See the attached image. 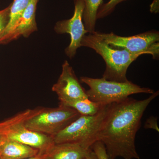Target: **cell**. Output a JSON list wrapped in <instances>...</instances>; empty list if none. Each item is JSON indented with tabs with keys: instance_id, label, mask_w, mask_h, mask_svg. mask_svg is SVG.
Segmentation results:
<instances>
[{
	"instance_id": "9",
	"label": "cell",
	"mask_w": 159,
	"mask_h": 159,
	"mask_svg": "<svg viewBox=\"0 0 159 159\" xmlns=\"http://www.w3.org/2000/svg\"><path fill=\"white\" fill-rule=\"evenodd\" d=\"M52 90L57 94L59 104L61 105L80 99H89L73 68L66 60L62 64L61 74Z\"/></svg>"
},
{
	"instance_id": "10",
	"label": "cell",
	"mask_w": 159,
	"mask_h": 159,
	"mask_svg": "<svg viewBox=\"0 0 159 159\" xmlns=\"http://www.w3.org/2000/svg\"><path fill=\"white\" fill-rule=\"evenodd\" d=\"M91 150L92 148H86L79 143L65 142L54 143L45 152L40 155L44 159H81L88 155Z\"/></svg>"
},
{
	"instance_id": "2",
	"label": "cell",
	"mask_w": 159,
	"mask_h": 159,
	"mask_svg": "<svg viewBox=\"0 0 159 159\" xmlns=\"http://www.w3.org/2000/svg\"><path fill=\"white\" fill-rule=\"evenodd\" d=\"M81 46L94 50L104 60L106 69L102 77L117 82H127L126 73L131 64L142 55L126 50L116 49L110 46L93 33L85 35Z\"/></svg>"
},
{
	"instance_id": "17",
	"label": "cell",
	"mask_w": 159,
	"mask_h": 159,
	"mask_svg": "<svg viewBox=\"0 0 159 159\" xmlns=\"http://www.w3.org/2000/svg\"><path fill=\"white\" fill-rule=\"evenodd\" d=\"M91 148L98 159H109L105 146L102 142L97 141L92 145Z\"/></svg>"
},
{
	"instance_id": "11",
	"label": "cell",
	"mask_w": 159,
	"mask_h": 159,
	"mask_svg": "<svg viewBox=\"0 0 159 159\" xmlns=\"http://www.w3.org/2000/svg\"><path fill=\"white\" fill-rule=\"evenodd\" d=\"M38 0H31L20 18L17 26L6 40L5 44L17 39L20 36L27 38L37 31L35 13Z\"/></svg>"
},
{
	"instance_id": "22",
	"label": "cell",
	"mask_w": 159,
	"mask_h": 159,
	"mask_svg": "<svg viewBox=\"0 0 159 159\" xmlns=\"http://www.w3.org/2000/svg\"><path fill=\"white\" fill-rule=\"evenodd\" d=\"M6 141V139L5 136L2 134L1 132L0 131V150H1V148L2 146L4 144Z\"/></svg>"
},
{
	"instance_id": "8",
	"label": "cell",
	"mask_w": 159,
	"mask_h": 159,
	"mask_svg": "<svg viewBox=\"0 0 159 159\" xmlns=\"http://www.w3.org/2000/svg\"><path fill=\"white\" fill-rule=\"evenodd\" d=\"M74 1L75 8L73 16L70 19L57 22L54 29L58 34L67 33L70 36V43L65 49L66 54L70 59L75 56L77 49L82 47L81 42L83 38L88 33L83 21L84 2L83 0Z\"/></svg>"
},
{
	"instance_id": "15",
	"label": "cell",
	"mask_w": 159,
	"mask_h": 159,
	"mask_svg": "<svg viewBox=\"0 0 159 159\" xmlns=\"http://www.w3.org/2000/svg\"><path fill=\"white\" fill-rule=\"evenodd\" d=\"M65 106L74 109L81 116H93L98 113L105 105L86 99L76 100Z\"/></svg>"
},
{
	"instance_id": "6",
	"label": "cell",
	"mask_w": 159,
	"mask_h": 159,
	"mask_svg": "<svg viewBox=\"0 0 159 159\" xmlns=\"http://www.w3.org/2000/svg\"><path fill=\"white\" fill-rule=\"evenodd\" d=\"M80 116L74 109L59 104L53 108H38L25 121L30 130L54 137Z\"/></svg>"
},
{
	"instance_id": "20",
	"label": "cell",
	"mask_w": 159,
	"mask_h": 159,
	"mask_svg": "<svg viewBox=\"0 0 159 159\" xmlns=\"http://www.w3.org/2000/svg\"><path fill=\"white\" fill-rule=\"evenodd\" d=\"M151 13L157 14L159 12V0H153L150 6Z\"/></svg>"
},
{
	"instance_id": "12",
	"label": "cell",
	"mask_w": 159,
	"mask_h": 159,
	"mask_svg": "<svg viewBox=\"0 0 159 159\" xmlns=\"http://www.w3.org/2000/svg\"><path fill=\"white\" fill-rule=\"evenodd\" d=\"M39 151L12 140H6L0 150V159H24L37 156Z\"/></svg>"
},
{
	"instance_id": "18",
	"label": "cell",
	"mask_w": 159,
	"mask_h": 159,
	"mask_svg": "<svg viewBox=\"0 0 159 159\" xmlns=\"http://www.w3.org/2000/svg\"><path fill=\"white\" fill-rule=\"evenodd\" d=\"M10 6L0 10V35L2 33L9 21Z\"/></svg>"
},
{
	"instance_id": "19",
	"label": "cell",
	"mask_w": 159,
	"mask_h": 159,
	"mask_svg": "<svg viewBox=\"0 0 159 159\" xmlns=\"http://www.w3.org/2000/svg\"><path fill=\"white\" fill-rule=\"evenodd\" d=\"M144 128L146 129H151L159 132V129L157 124V118L154 116L149 117L147 120H146Z\"/></svg>"
},
{
	"instance_id": "7",
	"label": "cell",
	"mask_w": 159,
	"mask_h": 159,
	"mask_svg": "<svg viewBox=\"0 0 159 159\" xmlns=\"http://www.w3.org/2000/svg\"><path fill=\"white\" fill-rule=\"evenodd\" d=\"M94 34L116 49L126 50L132 53L151 54L153 59L159 56V32L151 30L133 36L124 37L112 32L94 31Z\"/></svg>"
},
{
	"instance_id": "1",
	"label": "cell",
	"mask_w": 159,
	"mask_h": 159,
	"mask_svg": "<svg viewBox=\"0 0 159 159\" xmlns=\"http://www.w3.org/2000/svg\"><path fill=\"white\" fill-rule=\"evenodd\" d=\"M159 94L157 91L143 100L128 97L109 105L98 136L109 159H140L135 144L137 133L145 111Z\"/></svg>"
},
{
	"instance_id": "4",
	"label": "cell",
	"mask_w": 159,
	"mask_h": 159,
	"mask_svg": "<svg viewBox=\"0 0 159 159\" xmlns=\"http://www.w3.org/2000/svg\"><path fill=\"white\" fill-rule=\"evenodd\" d=\"M38 108L27 110L0 122V130L6 140H12L45 152L54 144L53 137L30 130L25 126V121L37 111Z\"/></svg>"
},
{
	"instance_id": "13",
	"label": "cell",
	"mask_w": 159,
	"mask_h": 159,
	"mask_svg": "<svg viewBox=\"0 0 159 159\" xmlns=\"http://www.w3.org/2000/svg\"><path fill=\"white\" fill-rule=\"evenodd\" d=\"M31 0H14L10 5L9 21L7 27L0 35V44H4L6 40L17 26L22 14Z\"/></svg>"
},
{
	"instance_id": "5",
	"label": "cell",
	"mask_w": 159,
	"mask_h": 159,
	"mask_svg": "<svg viewBox=\"0 0 159 159\" xmlns=\"http://www.w3.org/2000/svg\"><path fill=\"white\" fill-rule=\"evenodd\" d=\"M109 105L104 106L98 113L93 116L80 115L53 137L54 143L74 142L79 143L86 148H91L98 141L99 130Z\"/></svg>"
},
{
	"instance_id": "21",
	"label": "cell",
	"mask_w": 159,
	"mask_h": 159,
	"mask_svg": "<svg viewBox=\"0 0 159 159\" xmlns=\"http://www.w3.org/2000/svg\"><path fill=\"white\" fill-rule=\"evenodd\" d=\"M81 159H98V158H97V156L92 149V150H91L90 152L89 153L88 155Z\"/></svg>"
},
{
	"instance_id": "14",
	"label": "cell",
	"mask_w": 159,
	"mask_h": 159,
	"mask_svg": "<svg viewBox=\"0 0 159 159\" xmlns=\"http://www.w3.org/2000/svg\"><path fill=\"white\" fill-rule=\"evenodd\" d=\"M83 1L84 4L83 14V21L84 27L88 33H93L95 31L97 12L102 4L103 0H83Z\"/></svg>"
},
{
	"instance_id": "16",
	"label": "cell",
	"mask_w": 159,
	"mask_h": 159,
	"mask_svg": "<svg viewBox=\"0 0 159 159\" xmlns=\"http://www.w3.org/2000/svg\"><path fill=\"white\" fill-rule=\"evenodd\" d=\"M125 1L126 0H109L107 2L102 4L97 12V19L108 16L114 11L118 4Z\"/></svg>"
},
{
	"instance_id": "23",
	"label": "cell",
	"mask_w": 159,
	"mask_h": 159,
	"mask_svg": "<svg viewBox=\"0 0 159 159\" xmlns=\"http://www.w3.org/2000/svg\"><path fill=\"white\" fill-rule=\"evenodd\" d=\"M24 159H44L43 157L41 155L38 154L36 156Z\"/></svg>"
},
{
	"instance_id": "3",
	"label": "cell",
	"mask_w": 159,
	"mask_h": 159,
	"mask_svg": "<svg viewBox=\"0 0 159 159\" xmlns=\"http://www.w3.org/2000/svg\"><path fill=\"white\" fill-rule=\"evenodd\" d=\"M80 81L89 89L86 91L90 100L102 105H109L127 99L134 94H152L154 91L149 88L142 87L128 80L117 82L101 78L82 77Z\"/></svg>"
}]
</instances>
